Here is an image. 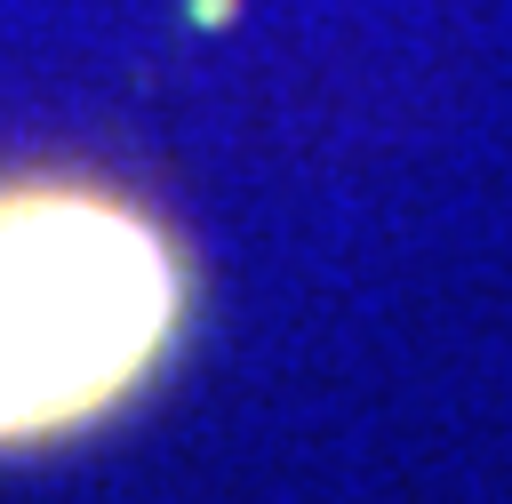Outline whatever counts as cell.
<instances>
[{"label":"cell","mask_w":512,"mask_h":504,"mask_svg":"<svg viewBox=\"0 0 512 504\" xmlns=\"http://www.w3.org/2000/svg\"><path fill=\"white\" fill-rule=\"evenodd\" d=\"M192 272L176 232L72 168L0 176V448L120 416L176 352Z\"/></svg>","instance_id":"obj_1"}]
</instances>
